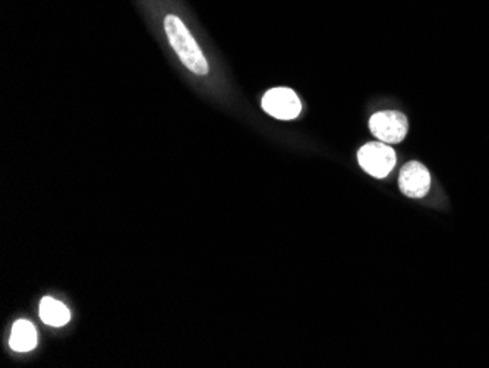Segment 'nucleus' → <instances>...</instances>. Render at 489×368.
Instances as JSON below:
<instances>
[{"instance_id": "f257e3e1", "label": "nucleus", "mask_w": 489, "mask_h": 368, "mask_svg": "<svg viewBox=\"0 0 489 368\" xmlns=\"http://www.w3.org/2000/svg\"><path fill=\"white\" fill-rule=\"evenodd\" d=\"M165 28L169 43L180 57L182 63L196 75H207L208 62L183 22L176 15H167Z\"/></svg>"}, {"instance_id": "f03ea898", "label": "nucleus", "mask_w": 489, "mask_h": 368, "mask_svg": "<svg viewBox=\"0 0 489 368\" xmlns=\"http://www.w3.org/2000/svg\"><path fill=\"white\" fill-rule=\"evenodd\" d=\"M359 165L374 178H386L394 169L397 156L386 143H368L357 153Z\"/></svg>"}, {"instance_id": "7ed1b4c3", "label": "nucleus", "mask_w": 489, "mask_h": 368, "mask_svg": "<svg viewBox=\"0 0 489 368\" xmlns=\"http://www.w3.org/2000/svg\"><path fill=\"white\" fill-rule=\"evenodd\" d=\"M369 130L381 143L399 144L409 131V122L404 114L397 110H384L371 118Z\"/></svg>"}, {"instance_id": "20e7f679", "label": "nucleus", "mask_w": 489, "mask_h": 368, "mask_svg": "<svg viewBox=\"0 0 489 368\" xmlns=\"http://www.w3.org/2000/svg\"><path fill=\"white\" fill-rule=\"evenodd\" d=\"M262 109L275 119L292 121L299 116L302 105L293 90L280 87L267 91L262 97Z\"/></svg>"}, {"instance_id": "39448f33", "label": "nucleus", "mask_w": 489, "mask_h": 368, "mask_svg": "<svg viewBox=\"0 0 489 368\" xmlns=\"http://www.w3.org/2000/svg\"><path fill=\"white\" fill-rule=\"evenodd\" d=\"M400 191L410 198H422L430 188L429 170L419 162H409L403 166L399 176Z\"/></svg>"}, {"instance_id": "423d86ee", "label": "nucleus", "mask_w": 489, "mask_h": 368, "mask_svg": "<svg viewBox=\"0 0 489 368\" xmlns=\"http://www.w3.org/2000/svg\"><path fill=\"white\" fill-rule=\"evenodd\" d=\"M9 345L15 352H30L37 347V331L27 320H18L10 333Z\"/></svg>"}, {"instance_id": "0eeeda50", "label": "nucleus", "mask_w": 489, "mask_h": 368, "mask_svg": "<svg viewBox=\"0 0 489 368\" xmlns=\"http://www.w3.org/2000/svg\"><path fill=\"white\" fill-rule=\"evenodd\" d=\"M40 318L45 325L62 327L71 320V313L62 303L53 300L50 296H45L40 303Z\"/></svg>"}]
</instances>
